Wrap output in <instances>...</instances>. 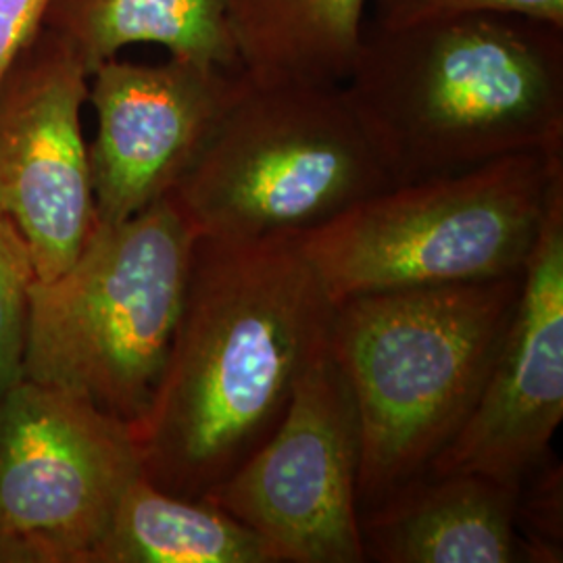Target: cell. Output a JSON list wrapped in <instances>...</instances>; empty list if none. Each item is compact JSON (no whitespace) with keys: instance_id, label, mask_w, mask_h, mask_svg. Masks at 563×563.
I'll use <instances>...</instances> for the list:
<instances>
[{"instance_id":"obj_1","label":"cell","mask_w":563,"mask_h":563,"mask_svg":"<svg viewBox=\"0 0 563 563\" xmlns=\"http://www.w3.org/2000/svg\"><path fill=\"white\" fill-rule=\"evenodd\" d=\"M332 313L297 236H199L162 383L132 426L142 476L205 499L278 428Z\"/></svg>"},{"instance_id":"obj_2","label":"cell","mask_w":563,"mask_h":563,"mask_svg":"<svg viewBox=\"0 0 563 563\" xmlns=\"http://www.w3.org/2000/svg\"><path fill=\"white\" fill-rule=\"evenodd\" d=\"M344 90L397 184L563 153V27L472 11L365 23Z\"/></svg>"},{"instance_id":"obj_3","label":"cell","mask_w":563,"mask_h":563,"mask_svg":"<svg viewBox=\"0 0 563 563\" xmlns=\"http://www.w3.org/2000/svg\"><path fill=\"white\" fill-rule=\"evenodd\" d=\"M493 280L384 290L334 305L330 353L360 418V511L418 476L483 393L522 290Z\"/></svg>"},{"instance_id":"obj_4","label":"cell","mask_w":563,"mask_h":563,"mask_svg":"<svg viewBox=\"0 0 563 563\" xmlns=\"http://www.w3.org/2000/svg\"><path fill=\"white\" fill-rule=\"evenodd\" d=\"M197 239L172 195L125 222L97 223L76 262L32 284L23 378L141 422L180 323Z\"/></svg>"},{"instance_id":"obj_5","label":"cell","mask_w":563,"mask_h":563,"mask_svg":"<svg viewBox=\"0 0 563 563\" xmlns=\"http://www.w3.org/2000/svg\"><path fill=\"white\" fill-rule=\"evenodd\" d=\"M393 186L342 84L246 78L169 195L199 236L260 241L301 236Z\"/></svg>"},{"instance_id":"obj_6","label":"cell","mask_w":563,"mask_h":563,"mask_svg":"<svg viewBox=\"0 0 563 563\" xmlns=\"http://www.w3.org/2000/svg\"><path fill=\"white\" fill-rule=\"evenodd\" d=\"M563 153H518L397 184L297 236L330 301L522 272L553 201Z\"/></svg>"},{"instance_id":"obj_7","label":"cell","mask_w":563,"mask_h":563,"mask_svg":"<svg viewBox=\"0 0 563 563\" xmlns=\"http://www.w3.org/2000/svg\"><path fill=\"white\" fill-rule=\"evenodd\" d=\"M141 474L130 423L21 378L0 397V563H90Z\"/></svg>"},{"instance_id":"obj_8","label":"cell","mask_w":563,"mask_h":563,"mask_svg":"<svg viewBox=\"0 0 563 563\" xmlns=\"http://www.w3.org/2000/svg\"><path fill=\"white\" fill-rule=\"evenodd\" d=\"M360 462L357 407L328 342L272 437L205 499L255 530L280 563H363Z\"/></svg>"},{"instance_id":"obj_9","label":"cell","mask_w":563,"mask_h":563,"mask_svg":"<svg viewBox=\"0 0 563 563\" xmlns=\"http://www.w3.org/2000/svg\"><path fill=\"white\" fill-rule=\"evenodd\" d=\"M90 74L46 27L0 81V216L36 280L65 272L97 228L81 107Z\"/></svg>"},{"instance_id":"obj_10","label":"cell","mask_w":563,"mask_h":563,"mask_svg":"<svg viewBox=\"0 0 563 563\" xmlns=\"http://www.w3.org/2000/svg\"><path fill=\"white\" fill-rule=\"evenodd\" d=\"M244 81V71L176 57L99 65L88 80L97 115L88 162L99 223L125 222L167 197Z\"/></svg>"},{"instance_id":"obj_11","label":"cell","mask_w":563,"mask_h":563,"mask_svg":"<svg viewBox=\"0 0 563 563\" xmlns=\"http://www.w3.org/2000/svg\"><path fill=\"white\" fill-rule=\"evenodd\" d=\"M563 418V195L523 265L522 290L470 418L428 472L518 486L551 453Z\"/></svg>"},{"instance_id":"obj_12","label":"cell","mask_w":563,"mask_h":563,"mask_svg":"<svg viewBox=\"0 0 563 563\" xmlns=\"http://www.w3.org/2000/svg\"><path fill=\"white\" fill-rule=\"evenodd\" d=\"M518 486L423 470L360 511L365 562L532 563L516 523Z\"/></svg>"},{"instance_id":"obj_13","label":"cell","mask_w":563,"mask_h":563,"mask_svg":"<svg viewBox=\"0 0 563 563\" xmlns=\"http://www.w3.org/2000/svg\"><path fill=\"white\" fill-rule=\"evenodd\" d=\"M44 27L88 74L130 44L242 71L228 0H53Z\"/></svg>"},{"instance_id":"obj_14","label":"cell","mask_w":563,"mask_h":563,"mask_svg":"<svg viewBox=\"0 0 563 563\" xmlns=\"http://www.w3.org/2000/svg\"><path fill=\"white\" fill-rule=\"evenodd\" d=\"M369 0H228L246 78L344 84L362 48Z\"/></svg>"},{"instance_id":"obj_15","label":"cell","mask_w":563,"mask_h":563,"mask_svg":"<svg viewBox=\"0 0 563 563\" xmlns=\"http://www.w3.org/2000/svg\"><path fill=\"white\" fill-rule=\"evenodd\" d=\"M90 563H280L249 526L207 499L139 476L123 493Z\"/></svg>"},{"instance_id":"obj_16","label":"cell","mask_w":563,"mask_h":563,"mask_svg":"<svg viewBox=\"0 0 563 563\" xmlns=\"http://www.w3.org/2000/svg\"><path fill=\"white\" fill-rule=\"evenodd\" d=\"M36 280L27 244L0 216V397L23 378L30 290Z\"/></svg>"},{"instance_id":"obj_17","label":"cell","mask_w":563,"mask_h":563,"mask_svg":"<svg viewBox=\"0 0 563 563\" xmlns=\"http://www.w3.org/2000/svg\"><path fill=\"white\" fill-rule=\"evenodd\" d=\"M514 523L532 563L563 562V472L553 453L518 484Z\"/></svg>"},{"instance_id":"obj_18","label":"cell","mask_w":563,"mask_h":563,"mask_svg":"<svg viewBox=\"0 0 563 563\" xmlns=\"http://www.w3.org/2000/svg\"><path fill=\"white\" fill-rule=\"evenodd\" d=\"M472 11L518 13L563 27V0H374V25L397 27Z\"/></svg>"},{"instance_id":"obj_19","label":"cell","mask_w":563,"mask_h":563,"mask_svg":"<svg viewBox=\"0 0 563 563\" xmlns=\"http://www.w3.org/2000/svg\"><path fill=\"white\" fill-rule=\"evenodd\" d=\"M53 0H0V81L38 36Z\"/></svg>"}]
</instances>
